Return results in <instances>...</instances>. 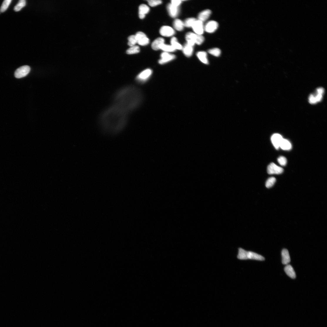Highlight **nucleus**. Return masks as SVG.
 Instances as JSON below:
<instances>
[{"mask_svg": "<svg viewBox=\"0 0 327 327\" xmlns=\"http://www.w3.org/2000/svg\"><path fill=\"white\" fill-rule=\"evenodd\" d=\"M128 113L113 104L102 114L100 125L103 132L111 135L120 133L125 128L128 120Z\"/></svg>", "mask_w": 327, "mask_h": 327, "instance_id": "f257e3e1", "label": "nucleus"}, {"mask_svg": "<svg viewBox=\"0 0 327 327\" xmlns=\"http://www.w3.org/2000/svg\"><path fill=\"white\" fill-rule=\"evenodd\" d=\"M143 100V94L139 89L133 86H128L116 93L113 104L129 114L140 107Z\"/></svg>", "mask_w": 327, "mask_h": 327, "instance_id": "f03ea898", "label": "nucleus"}, {"mask_svg": "<svg viewBox=\"0 0 327 327\" xmlns=\"http://www.w3.org/2000/svg\"><path fill=\"white\" fill-rule=\"evenodd\" d=\"M237 258L241 260L250 259L259 261L265 260V258L262 256L252 251H247L241 248L239 249Z\"/></svg>", "mask_w": 327, "mask_h": 327, "instance_id": "7ed1b4c3", "label": "nucleus"}, {"mask_svg": "<svg viewBox=\"0 0 327 327\" xmlns=\"http://www.w3.org/2000/svg\"><path fill=\"white\" fill-rule=\"evenodd\" d=\"M324 93V89L322 87L317 88L314 93L310 95L308 98L309 103L311 104H315L321 102L322 100Z\"/></svg>", "mask_w": 327, "mask_h": 327, "instance_id": "20e7f679", "label": "nucleus"}, {"mask_svg": "<svg viewBox=\"0 0 327 327\" xmlns=\"http://www.w3.org/2000/svg\"><path fill=\"white\" fill-rule=\"evenodd\" d=\"M152 73V71L151 69H146L137 75L136 78V81L140 83H145L149 80Z\"/></svg>", "mask_w": 327, "mask_h": 327, "instance_id": "39448f33", "label": "nucleus"}, {"mask_svg": "<svg viewBox=\"0 0 327 327\" xmlns=\"http://www.w3.org/2000/svg\"><path fill=\"white\" fill-rule=\"evenodd\" d=\"M31 71V68L28 66H24L17 69L15 73V77L18 78L26 76Z\"/></svg>", "mask_w": 327, "mask_h": 327, "instance_id": "423d86ee", "label": "nucleus"}, {"mask_svg": "<svg viewBox=\"0 0 327 327\" xmlns=\"http://www.w3.org/2000/svg\"><path fill=\"white\" fill-rule=\"evenodd\" d=\"M161 58L158 63L161 65H163L174 60L176 56L174 55L164 52L161 54Z\"/></svg>", "mask_w": 327, "mask_h": 327, "instance_id": "0eeeda50", "label": "nucleus"}, {"mask_svg": "<svg viewBox=\"0 0 327 327\" xmlns=\"http://www.w3.org/2000/svg\"><path fill=\"white\" fill-rule=\"evenodd\" d=\"M193 31L197 35H202L204 31V26L203 22L199 20H196L192 27Z\"/></svg>", "mask_w": 327, "mask_h": 327, "instance_id": "6e6552de", "label": "nucleus"}, {"mask_svg": "<svg viewBox=\"0 0 327 327\" xmlns=\"http://www.w3.org/2000/svg\"><path fill=\"white\" fill-rule=\"evenodd\" d=\"M284 171L283 168L273 163L269 164L267 168V172L269 174H279Z\"/></svg>", "mask_w": 327, "mask_h": 327, "instance_id": "1a4fd4ad", "label": "nucleus"}, {"mask_svg": "<svg viewBox=\"0 0 327 327\" xmlns=\"http://www.w3.org/2000/svg\"><path fill=\"white\" fill-rule=\"evenodd\" d=\"M160 32L162 36L167 37L172 36L175 33L174 29L168 26H162L160 29Z\"/></svg>", "mask_w": 327, "mask_h": 327, "instance_id": "9d476101", "label": "nucleus"}, {"mask_svg": "<svg viewBox=\"0 0 327 327\" xmlns=\"http://www.w3.org/2000/svg\"><path fill=\"white\" fill-rule=\"evenodd\" d=\"M219 27V24L214 21L208 22L204 27V31L209 33H212L215 31Z\"/></svg>", "mask_w": 327, "mask_h": 327, "instance_id": "9b49d317", "label": "nucleus"}, {"mask_svg": "<svg viewBox=\"0 0 327 327\" xmlns=\"http://www.w3.org/2000/svg\"><path fill=\"white\" fill-rule=\"evenodd\" d=\"M283 139V138L282 136L279 134H275L272 136L271 142L276 149H279Z\"/></svg>", "mask_w": 327, "mask_h": 327, "instance_id": "f8f14e48", "label": "nucleus"}, {"mask_svg": "<svg viewBox=\"0 0 327 327\" xmlns=\"http://www.w3.org/2000/svg\"><path fill=\"white\" fill-rule=\"evenodd\" d=\"M167 9L168 13L172 17L175 18L179 14V7H176L171 4H168Z\"/></svg>", "mask_w": 327, "mask_h": 327, "instance_id": "ddd939ff", "label": "nucleus"}, {"mask_svg": "<svg viewBox=\"0 0 327 327\" xmlns=\"http://www.w3.org/2000/svg\"><path fill=\"white\" fill-rule=\"evenodd\" d=\"M197 34L192 33H187L185 36V39L187 42V43L193 46L196 44Z\"/></svg>", "mask_w": 327, "mask_h": 327, "instance_id": "4468645a", "label": "nucleus"}, {"mask_svg": "<svg viewBox=\"0 0 327 327\" xmlns=\"http://www.w3.org/2000/svg\"><path fill=\"white\" fill-rule=\"evenodd\" d=\"M150 11V8L147 5L145 4L141 5L139 7V16L140 19H144L145 15Z\"/></svg>", "mask_w": 327, "mask_h": 327, "instance_id": "2eb2a0df", "label": "nucleus"}, {"mask_svg": "<svg viewBox=\"0 0 327 327\" xmlns=\"http://www.w3.org/2000/svg\"><path fill=\"white\" fill-rule=\"evenodd\" d=\"M211 14L212 12L210 10H205L199 14L198 16V20L203 22L209 19Z\"/></svg>", "mask_w": 327, "mask_h": 327, "instance_id": "dca6fc26", "label": "nucleus"}, {"mask_svg": "<svg viewBox=\"0 0 327 327\" xmlns=\"http://www.w3.org/2000/svg\"><path fill=\"white\" fill-rule=\"evenodd\" d=\"M165 41L162 38L160 37L156 38L152 43V47L153 50L157 51L160 49L161 45L165 43Z\"/></svg>", "mask_w": 327, "mask_h": 327, "instance_id": "f3484780", "label": "nucleus"}, {"mask_svg": "<svg viewBox=\"0 0 327 327\" xmlns=\"http://www.w3.org/2000/svg\"><path fill=\"white\" fill-rule=\"evenodd\" d=\"M282 263L285 265L288 264L291 261L289 252L286 249H284L282 251Z\"/></svg>", "mask_w": 327, "mask_h": 327, "instance_id": "a211bd4d", "label": "nucleus"}, {"mask_svg": "<svg viewBox=\"0 0 327 327\" xmlns=\"http://www.w3.org/2000/svg\"><path fill=\"white\" fill-rule=\"evenodd\" d=\"M182 50L184 55L189 57L192 55L194 49L193 46L186 43L183 47Z\"/></svg>", "mask_w": 327, "mask_h": 327, "instance_id": "6ab92c4d", "label": "nucleus"}, {"mask_svg": "<svg viewBox=\"0 0 327 327\" xmlns=\"http://www.w3.org/2000/svg\"><path fill=\"white\" fill-rule=\"evenodd\" d=\"M284 271L286 274L292 279H295L296 277L295 272L291 265H286L284 268Z\"/></svg>", "mask_w": 327, "mask_h": 327, "instance_id": "aec40b11", "label": "nucleus"}, {"mask_svg": "<svg viewBox=\"0 0 327 327\" xmlns=\"http://www.w3.org/2000/svg\"><path fill=\"white\" fill-rule=\"evenodd\" d=\"M196 55L199 60L203 63L205 64H209L207 55L206 52L204 51H200L197 52Z\"/></svg>", "mask_w": 327, "mask_h": 327, "instance_id": "412c9836", "label": "nucleus"}, {"mask_svg": "<svg viewBox=\"0 0 327 327\" xmlns=\"http://www.w3.org/2000/svg\"><path fill=\"white\" fill-rule=\"evenodd\" d=\"M173 26L176 30L181 31L183 30L184 27V22L179 19L175 20L173 22Z\"/></svg>", "mask_w": 327, "mask_h": 327, "instance_id": "4be33fe9", "label": "nucleus"}, {"mask_svg": "<svg viewBox=\"0 0 327 327\" xmlns=\"http://www.w3.org/2000/svg\"><path fill=\"white\" fill-rule=\"evenodd\" d=\"M280 147L284 150H289L291 149L292 145L289 141L283 138Z\"/></svg>", "mask_w": 327, "mask_h": 327, "instance_id": "5701e85b", "label": "nucleus"}, {"mask_svg": "<svg viewBox=\"0 0 327 327\" xmlns=\"http://www.w3.org/2000/svg\"><path fill=\"white\" fill-rule=\"evenodd\" d=\"M171 45L176 50H182L183 47L178 42L177 39L175 37H172L171 40Z\"/></svg>", "mask_w": 327, "mask_h": 327, "instance_id": "b1692460", "label": "nucleus"}, {"mask_svg": "<svg viewBox=\"0 0 327 327\" xmlns=\"http://www.w3.org/2000/svg\"><path fill=\"white\" fill-rule=\"evenodd\" d=\"M160 49L166 52H172L176 50L171 45L165 44V43L161 45Z\"/></svg>", "mask_w": 327, "mask_h": 327, "instance_id": "393cba45", "label": "nucleus"}, {"mask_svg": "<svg viewBox=\"0 0 327 327\" xmlns=\"http://www.w3.org/2000/svg\"><path fill=\"white\" fill-rule=\"evenodd\" d=\"M140 51V47L135 45L128 48L126 51V53L128 54L131 55L138 53Z\"/></svg>", "mask_w": 327, "mask_h": 327, "instance_id": "a878e982", "label": "nucleus"}, {"mask_svg": "<svg viewBox=\"0 0 327 327\" xmlns=\"http://www.w3.org/2000/svg\"><path fill=\"white\" fill-rule=\"evenodd\" d=\"M196 20V19L194 18H190L186 19L183 22L184 26L188 28L192 27Z\"/></svg>", "mask_w": 327, "mask_h": 327, "instance_id": "bb28decb", "label": "nucleus"}, {"mask_svg": "<svg viewBox=\"0 0 327 327\" xmlns=\"http://www.w3.org/2000/svg\"><path fill=\"white\" fill-rule=\"evenodd\" d=\"M26 5V1L25 0H21L18 2L14 8V10L16 12L21 11V9Z\"/></svg>", "mask_w": 327, "mask_h": 327, "instance_id": "cd10ccee", "label": "nucleus"}, {"mask_svg": "<svg viewBox=\"0 0 327 327\" xmlns=\"http://www.w3.org/2000/svg\"><path fill=\"white\" fill-rule=\"evenodd\" d=\"M12 1L11 0H5L1 7L0 12H4L6 11Z\"/></svg>", "mask_w": 327, "mask_h": 327, "instance_id": "c85d7f7f", "label": "nucleus"}, {"mask_svg": "<svg viewBox=\"0 0 327 327\" xmlns=\"http://www.w3.org/2000/svg\"><path fill=\"white\" fill-rule=\"evenodd\" d=\"M208 52L211 55L216 57L219 56L221 54V50L219 48H217L210 49L208 51Z\"/></svg>", "mask_w": 327, "mask_h": 327, "instance_id": "c756f323", "label": "nucleus"}, {"mask_svg": "<svg viewBox=\"0 0 327 327\" xmlns=\"http://www.w3.org/2000/svg\"><path fill=\"white\" fill-rule=\"evenodd\" d=\"M128 45L131 47L135 46L137 43L135 35L130 36L128 37Z\"/></svg>", "mask_w": 327, "mask_h": 327, "instance_id": "7c9ffc66", "label": "nucleus"}, {"mask_svg": "<svg viewBox=\"0 0 327 327\" xmlns=\"http://www.w3.org/2000/svg\"><path fill=\"white\" fill-rule=\"evenodd\" d=\"M276 182V178L274 177H271L269 178L266 181L265 185L267 188H270L272 187Z\"/></svg>", "mask_w": 327, "mask_h": 327, "instance_id": "2f4dec72", "label": "nucleus"}, {"mask_svg": "<svg viewBox=\"0 0 327 327\" xmlns=\"http://www.w3.org/2000/svg\"><path fill=\"white\" fill-rule=\"evenodd\" d=\"M150 43V39L147 37L143 38L137 42V43L140 45L145 46L148 45Z\"/></svg>", "mask_w": 327, "mask_h": 327, "instance_id": "473e14b6", "label": "nucleus"}, {"mask_svg": "<svg viewBox=\"0 0 327 327\" xmlns=\"http://www.w3.org/2000/svg\"><path fill=\"white\" fill-rule=\"evenodd\" d=\"M147 1L148 4L151 7L156 6L162 3V1L160 0H150Z\"/></svg>", "mask_w": 327, "mask_h": 327, "instance_id": "72a5a7b5", "label": "nucleus"}, {"mask_svg": "<svg viewBox=\"0 0 327 327\" xmlns=\"http://www.w3.org/2000/svg\"><path fill=\"white\" fill-rule=\"evenodd\" d=\"M204 38L202 35H197L196 44L198 45H201L204 42Z\"/></svg>", "mask_w": 327, "mask_h": 327, "instance_id": "f704fd0d", "label": "nucleus"}, {"mask_svg": "<svg viewBox=\"0 0 327 327\" xmlns=\"http://www.w3.org/2000/svg\"><path fill=\"white\" fill-rule=\"evenodd\" d=\"M278 162L282 166H285L287 163V160L286 157L284 156H281L277 159Z\"/></svg>", "mask_w": 327, "mask_h": 327, "instance_id": "c9c22d12", "label": "nucleus"}, {"mask_svg": "<svg viewBox=\"0 0 327 327\" xmlns=\"http://www.w3.org/2000/svg\"><path fill=\"white\" fill-rule=\"evenodd\" d=\"M135 36L137 42L141 39L147 37L146 35L142 32H139L137 33L135 35Z\"/></svg>", "mask_w": 327, "mask_h": 327, "instance_id": "e433bc0d", "label": "nucleus"}, {"mask_svg": "<svg viewBox=\"0 0 327 327\" xmlns=\"http://www.w3.org/2000/svg\"><path fill=\"white\" fill-rule=\"evenodd\" d=\"M182 3V1L180 0H172L171 4L176 7H179Z\"/></svg>", "mask_w": 327, "mask_h": 327, "instance_id": "4c0bfd02", "label": "nucleus"}]
</instances>
